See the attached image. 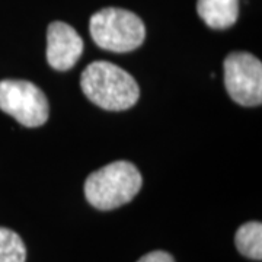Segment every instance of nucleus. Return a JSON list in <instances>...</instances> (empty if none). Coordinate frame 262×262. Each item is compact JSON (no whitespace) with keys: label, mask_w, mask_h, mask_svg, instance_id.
<instances>
[{"label":"nucleus","mask_w":262,"mask_h":262,"mask_svg":"<svg viewBox=\"0 0 262 262\" xmlns=\"http://www.w3.org/2000/svg\"><path fill=\"white\" fill-rule=\"evenodd\" d=\"M225 84L229 96L242 106H256L262 102V63L245 51L226 57Z\"/></svg>","instance_id":"obj_5"},{"label":"nucleus","mask_w":262,"mask_h":262,"mask_svg":"<svg viewBox=\"0 0 262 262\" xmlns=\"http://www.w3.org/2000/svg\"><path fill=\"white\" fill-rule=\"evenodd\" d=\"M0 110L29 128L39 127L48 120L47 96L27 80L0 82Z\"/></svg>","instance_id":"obj_4"},{"label":"nucleus","mask_w":262,"mask_h":262,"mask_svg":"<svg viewBox=\"0 0 262 262\" xmlns=\"http://www.w3.org/2000/svg\"><path fill=\"white\" fill-rule=\"evenodd\" d=\"M80 88L89 101L106 111H125L140 98L136 79L121 67L103 60L94 61L84 69Z\"/></svg>","instance_id":"obj_1"},{"label":"nucleus","mask_w":262,"mask_h":262,"mask_svg":"<svg viewBox=\"0 0 262 262\" xmlns=\"http://www.w3.org/2000/svg\"><path fill=\"white\" fill-rule=\"evenodd\" d=\"M143 179L130 162L118 160L91 173L84 182V196L98 210H114L130 203L140 191Z\"/></svg>","instance_id":"obj_2"},{"label":"nucleus","mask_w":262,"mask_h":262,"mask_svg":"<svg viewBox=\"0 0 262 262\" xmlns=\"http://www.w3.org/2000/svg\"><path fill=\"white\" fill-rule=\"evenodd\" d=\"M196 13L207 27L227 29L239 16V0H196Z\"/></svg>","instance_id":"obj_7"},{"label":"nucleus","mask_w":262,"mask_h":262,"mask_svg":"<svg viewBox=\"0 0 262 262\" xmlns=\"http://www.w3.org/2000/svg\"><path fill=\"white\" fill-rule=\"evenodd\" d=\"M137 262H175L172 255L163 251H153V252L144 255Z\"/></svg>","instance_id":"obj_10"},{"label":"nucleus","mask_w":262,"mask_h":262,"mask_svg":"<svg viewBox=\"0 0 262 262\" xmlns=\"http://www.w3.org/2000/svg\"><path fill=\"white\" fill-rule=\"evenodd\" d=\"M89 29L98 47L114 53L133 51L146 38L143 20L136 13L120 8H105L94 13Z\"/></svg>","instance_id":"obj_3"},{"label":"nucleus","mask_w":262,"mask_h":262,"mask_svg":"<svg viewBox=\"0 0 262 262\" xmlns=\"http://www.w3.org/2000/svg\"><path fill=\"white\" fill-rule=\"evenodd\" d=\"M83 54V39L64 22L50 24L47 31V61L54 70L67 72Z\"/></svg>","instance_id":"obj_6"},{"label":"nucleus","mask_w":262,"mask_h":262,"mask_svg":"<svg viewBox=\"0 0 262 262\" xmlns=\"http://www.w3.org/2000/svg\"><path fill=\"white\" fill-rule=\"evenodd\" d=\"M27 249L24 241L13 230L0 227V262H25Z\"/></svg>","instance_id":"obj_9"},{"label":"nucleus","mask_w":262,"mask_h":262,"mask_svg":"<svg viewBox=\"0 0 262 262\" xmlns=\"http://www.w3.org/2000/svg\"><path fill=\"white\" fill-rule=\"evenodd\" d=\"M237 251L255 261L262 258V225L259 222H251L242 225L234 236Z\"/></svg>","instance_id":"obj_8"}]
</instances>
